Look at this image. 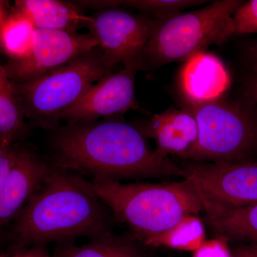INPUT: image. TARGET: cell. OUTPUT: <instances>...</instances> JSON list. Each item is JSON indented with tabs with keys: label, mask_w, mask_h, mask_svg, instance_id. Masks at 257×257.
Here are the masks:
<instances>
[{
	"label": "cell",
	"mask_w": 257,
	"mask_h": 257,
	"mask_svg": "<svg viewBox=\"0 0 257 257\" xmlns=\"http://www.w3.org/2000/svg\"><path fill=\"white\" fill-rule=\"evenodd\" d=\"M135 238L116 236L112 232L92 239L81 246H70L56 257H145Z\"/></svg>",
	"instance_id": "d6986e66"
},
{
	"label": "cell",
	"mask_w": 257,
	"mask_h": 257,
	"mask_svg": "<svg viewBox=\"0 0 257 257\" xmlns=\"http://www.w3.org/2000/svg\"><path fill=\"white\" fill-rule=\"evenodd\" d=\"M8 14V13L7 12L6 8H5L4 2L0 1V28L4 23Z\"/></svg>",
	"instance_id": "83f0119b"
},
{
	"label": "cell",
	"mask_w": 257,
	"mask_h": 257,
	"mask_svg": "<svg viewBox=\"0 0 257 257\" xmlns=\"http://www.w3.org/2000/svg\"><path fill=\"white\" fill-rule=\"evenodd\" d=\"M206 221L218 236L257 244V203L238 207H205Z\"/></svg>",
	"instance_id": "9a60e30c"
},
{
	"label": "cell",
	"mask_w": 257,
	"mask_h": 257,
	"mask_svg": "<svg viewBox=\"0 0 257 257\" xmlns=\"http://www.w3.org/2000/svg\"><path fill=\"white\" fill-rule=\"evenodd\" d=\"M207 1L199 0H132V1H117L119 6L134 8L153 15L155 20L165 21L186 8L199 6Z\"/></svg>",
	"instance_id": "ffe728a7"
},
{
	"label": "cell",
	"mask_w": 257,
	"mask_h": 257,
	"mask_svg": "<svg viewBox=\"0 0 257 257\" xmlns=\"http://www.w3.org/2000/svg\"><path fill=\"white\" fill-rule=\"evenodd\" d=\"M195 118L197 141L181 159L226 163L246 160L257 147V118L238 104L220 100L186 107Z\"/></svg>",
	"instance_id": "8992f818"
},
{
	"label": "cell",
	"mask_w": 257,
	"mask_h": 257,
	"mask_svg": "<svg viewBox=\"0 0 257 257\" xmlns=\"http://www.w3.org/2000/svg\"><path fill=\"white\" fill-rule=\"evenodd\" d=\"M55 257H56V256H55Z\"/></svg>",
	"instance_id": "f546056e"
},
{
	"label": "cell",
	"mask_w": 257,
	"mask_h": 257,
	"mask_svg": "<svg viewBox=\"0 0 257 257\" xmlns=\"http://www.w3.org/2000/svg\"><path fill=\"white\" fill-rule=\"evenodd\" d=\"M231 85V78L222 61L202 51L184 62L179 75V88L187 107L223 99Z\"/></svg>",
	"instance_id": "8fae6325"
},
{
	"label": "cell",
	"mask_w": 257,
	"mask_h": 257,
	"mask_svg": "<svg viewBox=\"0 0 257 257\" xmlns=\"http://www.w3.org/2000/svg\"><path fill=\"white\" fill-rule=\"evenodd\" d=\"M13 8L26 15L37 30L77 32L92 20L77 5L60 0H18Z\"/></svg>",
	"instance_id": "5bb4252c"
},
{
	"label": "cell",
	"mask_w": 257,
	"mask_h": 257,
	"mask_svg": "<svg viewBox=\"0 0 257 257\" xmlns=\"http://www.w3.org/2000/svg\"><path fill=\"white\" fill-rule=\"evenodd\" d=\"M137 128L145 138L155 140V150L162 157L172 155L182 158L197 141V121L187 108L171 107L161 114L154 115Z\"/></svg>",
	"instance_id": "4fadbf2b"
},
{
	"label": "cell",
	"mask_w": 257,
	"mask_h": 257,
	"mask_svg": "<svg viewBox=\"0 0 257 257\" xmlns=\"http://www.w3.org/2000/svg\"><path fill=\"white\" fill-rule=\"evenodd\" d=\"M243 3L218 0L162 21L147 44L142 63L145 60L157 66L185 62L209 47L222 45L235 35L233 16Z\"/></svg>",
	"instance_id": "277c9868"
},
{
	"label": "cell",
	"mask_w": 257,
	"mask_h": 257,
	"mask_svg": "<svg viewBox=\"0 0 257 257\" xmlns=\"http://www.w3.org/2000/svg\"><path fill=\"white\" fill-rule=\"evenodd\" d=\"M141 61L124 64V68L94 84L77 103L59 116L57 122L67 124L90 122L100 117L138 109L135 76L143 67Z\"/></svg>",
	"instance_id": "30bf717a"
},
{
	"label": "cell",
	"mask_w": 257,
	"mask_h": 257,
	"mask_svg": "<svg viewBox=\"0 0 257 257\" xmlns=\"http://www.w3.org/2000/svg\"><path fill=\"white\" fill-rule=\"evenodd\" d=\"M96 47L97 42L89 32L36 30L30 55L23 60L8 61L3 67L11 82H29L63 67Z\"/></svg>",
	"instance_id": "9c48e42d"
},
{
	"label": "cell",
	"mask_w": 257,
	"mask_h": 257,
	"mask_svg": "<svg viewBox=\"0 0 257 257\" xmlns=\"http://www.w3.org/2000/svg\"><path fill=\"white\" fill-rule=\"evenodd\" d=\"M25 115L11 81L0 64V145H15L27 133Z\"/></svg>",
	"instance_id": "e0dca14e"
},
{
	"label": "cell",
	"mask_w": 257,
	"mask_h": 257,
	"mask_svg": "<svg viewBox=\"0 0 257 257\" xmlns=\"http://www.w3.org/2000/svg\"><path fill=\"white\" fill-rule=\"evenodd\" d=\"M235 35L257 33V0H251L236 10L233 16Z\"/></svg>",
	"instance_id": "44dd1931"
},
{
	"label": "cell",
	"mask_w": 257,
	"mask_h": 257,
	"mask_svg": "<svg viewBox=\"0 0 257 257\" xmlns=\"http://www.w3.org/2000/svg\"><path fill=\"white\" fill-rule=\"evenodd\" d=\"M182 178L192 183L205 207H238L257 203V162L226 163L185 160Z\"/></svg>",
	"instance_id": "52a82bcc"
},
{
	"label": "cell",
	"mask_w": 257,
	"mask_h": 257,
	"mask_svg": "<svg viewBox=\"0 0 257 257\" xmlns=\"http://www.w3.org/2000/svg\"><path fill=\"white\" fill-rule=\"evenodd\" d=\"M111 73L96 47L40 78L12 84L25 118L39 126L52 128L61 114Z\"/></svg>",
	"instance_id": "5b68a950"
},
{
	"label": "cell",
	"mask_w": 257,
	"mask_h": 257,
	"mask_svg": "<svg viewBox=\"0 0 257 257\" xmlns=\"http://www.w3.org/2000/svg\"><path fill=\"white\" fill-rule=\"evenodd\" d=\"M234 252V257H257V244L241 245L235 248Z\"/></svg>",
	"instance_id": "484cf974"
},
{
	"label": "cell",
	"mask_w": 257,
	"mask_h": 257,
	"mask_svg": "<svg viewBox=\"0 0 257 257\" xmlns=\"http://www.w3.org/2000/svg\"><path fill=\"white\" fill-rule=\"evenodd\" d=\"M36 30L26 15L13 8L0 28V51L9 61L25 60L31 53Z\"/></svg>",
	"instance_id": "2e32d148"
},
{
	"label": "cell",
	"mask_w": 257,
	"mask_h": 257,
	"mask_svg": "<svg viewBox=\"0 0 257 257\" xmlns=\"http://www.w3.org/2000/svg\"><path fill=\"white\" fill-rule=\"evenodd\" d=\"M111 211L90 182L52 167L41 187L18 217L12 235L19 248L111 232Z\"/></svg>",
	"instance_id": "7a4b0ae2"
},
{
	"label": "cell",
	"mask_w": 257,
	"mask_h": 257,
	"mask_svg": "<svg viewBox=\"0 0 257 257\" xmlns=\"http://www.w3.org/2000/svg\"><path fill=\"white\" fill-rule=\"evenodd\" d=\"M206 241V231L197 215L184 216L177 224L147 240L144 245L195 251Z\"/></svg>",
	"instance_id": "ac0fdd59"
},
{
	"label": "cell",
	"mask_w": 257,
	"mask_h": 257,
	"mask_svg": "<svg viewBox=\"0 0 257 257\" xmlns=\"http://www.w3.org/2000/svg\"><path fill=\"white\" fill-rule=\"evenodd\" d=\"M18 251L0 257H52L44 245L32 246L29 248H18Z\"/></svg>",
	"instance_id": "cb8c5ba5"
},
{
	"label": "cell",
	"mask_w": 257,
	"mask_h": 257,
	"mask_svg": "<svg viewBox=\"0 0 257 257\" xmlns=\"http://www.w3.org/2000/svg\"><path fill=\"white\" fill-rule=\"evenodd\" d=\"M193 257H232L226 245V239L218 236L217 239L206 241Z\"/></svg>",
	"instance_id": "603a6c76"
},
{
	"label": "cell",
	"mask_w": 257,
	"mask_h": 257,
	"mask_svg": "<svg viewBox=\"0 0 257 257\" xmlns=\"http://www.w3.org/2000/svg\"><path fill=\"white\" fill-rule=\"evenodd\" d=\"M20 148L17 144L0 145V192L10 171L14 165Z\"/></svg>",
	"instance_id": "7402d4cb"
},
{
	"label": "cell",
	"mask_w": 257,
	"mask_h": 257,
	"mask_svg": "<svg viewBox=\"0 0 257 257\" xmlns=\"http://www.w3.org/2000/svg\"><path fill=\"white\" fill-rule=\"evenodd\" d=\"M0 52H1V51H0Z\"/></svg>",
	"instance_id": "f1b7e54d"
},
{
	"label": "cell",
	"mask_w": 257,
	"mask_h": 257,
	"mask_svg": "<svg viewBox=\"0 0 257 257\" xmlns=\"http://www.w3.org/2000/svg\"><path fill=\"white\" fill-rule=\"evenodd\" d=\"M90 183L115 219L126 225L133 237L142 243L170 229L184 216L198 215L204 210L202 198L187 179L124 184L94 177Z\"/></svg>",
	"instance_id": "3957f363"
},
{
	"label": "cell",
	"mask_w": 257,
	"mask_h": 257,
	"mask_svg": "<svg viewBox=\"0 0 257 257\" xmlns=\"http://www.w3.org/2000/svg\"><path fill=\"white\" fill-rule=\"evenodd\" d=\"M54 166L114 179L182 177L180 166L152 150L141 132L119 121L67 124L54 133Z\"/></svg>",
	"instance_id": "6da1fadb"
},
{
	"label": "cell",
	"mask_w": 257,
	"mask_h": 257,
	"mask_svg": "<svg viewBox=\"0 0 257 257\" xmlns=\"http://www.w3.org/2000/svg\"><path fill=\"white\" fill-rule=\"evenodd\" d=\"M246 57L248 64H249L252 73L257 74V42L251 44L246 49Z\"/></svg>",
	"instance_id": "4316f807"
},
{
	"label": "cell",
	"mask_w": 257,
	"mask_h": 257,
	"mask_svg": "<svg viewBox=\"0 0 257 257\" xmlns=\"http://www.w3.org/2000/svg\"><path fill=\"white\" fill-rule=\"evenodd\" d=\"M51 168L36 154L20 147L0 192V229L18 217Z\"/></svg>",
	"instance_id": "7c38bea8"
},
{
	"label": "cell",
	"mask_w": 257,
	"mask_h": 257,
	"mask_svg": "<svg viewBox=\"0 0 257 257\" xmlns=\"http://www.w3.org/2000/svg\"><path fill=\"white\" fill-rule=\"evenodd\" d=\"M245 94L250 100L257 104V74L252 73L245 82Z\"/></svg>",
	"instance_id": "d4e9b609"
},
{
	"label": "cell",
	"mask_w": 257,
	"mask_h": 257,
	"mask_svg": "<svg viewBox=\"0 0 257 257\" xmlns=\"http://www.w3.org/2000/svg\"><path fill=\"white\" fill-rule=\"evenodd\" d=\"M86 28L94 37L108 67L141 61L150 37L162 23L119 8L100 10Z\"/></svg>",
	"instance_id": "ba28073f"
}]
</instances>
